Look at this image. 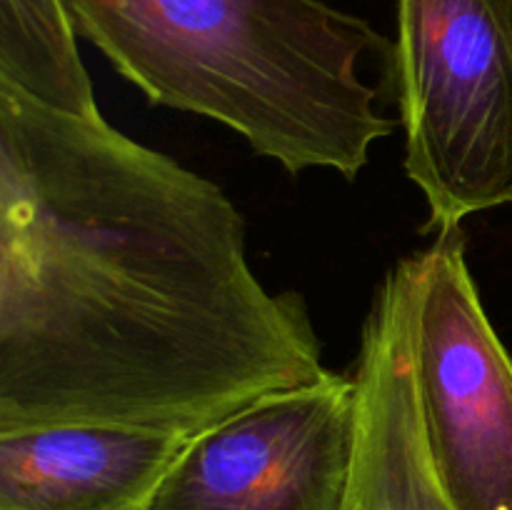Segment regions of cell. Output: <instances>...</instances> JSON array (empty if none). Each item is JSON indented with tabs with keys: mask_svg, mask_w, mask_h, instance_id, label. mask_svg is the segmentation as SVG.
Returning <instances> with one entry per match:
<instances>
[{
	"mask_svg": "<svg viewBox=\"0 0 512 510\" xmlns=\"http://www.w3.org/2000/svg\"><path fill=\"white\" fill-rule=\"evenodd\" d=\"M188 440L125 425L0 433V510H143Z\"/></svg>",
	"mask_w": 512,
	"mask_h": 510,
	"instance_id": "obj_7",
	"label": "cell"
},
{
	"mask_svg": "<svg viewBox=\"0 0 512 510\" xmlns=\"http://www.w3.org/2000/svg\"><path fill=\"white\" fill-rule=\"evenodd\" d=\"M485 3L490 5L495 20H498V25L503 28L505 38H508L512 48V0H485Z\"/></svg>",
	"mask_w": 512,
	"mask_h": 510,
	"instance_id": "obj_9",
	"label": "cell"
},
{
	"mask_svg": "<svg viewBox=\"0 0 512 510\" xmlns=\"http://www.w3.org/2000/svg\"><path fill=\"white\" fill-rule=\"evenodd\" d=\"M413 383L453 510H512V358L490 325L458 228L413 255Z\"/></svg>",
	"mask_w": 512,
	"mask_h": 510,
	"instance_id": "obj_4",
	"label": "cell"
},
{
	"mask_svg": "<svg viewBox=\"0 0 512 510\" xmlns=\"http://www.w3.org/2000/svg\"><path fill=\"white\" fill-rule=\"evenodd\" d=\"M78 38L63 0H0V85L45 108L98 118Z\"/></svg>",
	"mask_w": 512,
	"mask_h": 510,
	"instance_id": "obj_8",
	"label": "cell"
},
{
	"mask_svg": "<svg viewBox=\"0 0 512 510\" xmlns=\"http://www.w3.org/2000/svg\"><path fill=\"white\" fill-rule=\"evenodd\" d=\"M355 375L270 393L190 435L143 510H350Z\"/></svg>",
	"mask_w": 512,
	"mask_h": 510,
	"instance_id": "obj_5",
	"label": "cell"
},
{
	"mask_svg": "<svg viewBox=\"0 0 512 510\" xmlns=\"http://www.w3.org/2000/svg\"><path fill=\"white\" fill-rule=\"evenodd\" d=\"M328 373L213 180L0 85V433L195 435Z\"/></svg>",
	"mask_w": 512,
	"mask_h": 510,
	"instance_id": "obj_1",
	"label": "cell"
},
{
	"mask_svg": "<svg viewBox=\"0 0 512 510\" xmlns=\"http://www.w3.org/2000/svg\"><path fill=\"white\" fill-rule=\"evenodd\" d=\"M413 258L385 275L355 365L358 463L350 510H453L425 450L413 383Z\"/></svg>",
	"mask_w": 512,
	"mask_h": 510,
	"instance_id": "obj_6",
	"label": "cell"
},
{
	"mask_svg": "<svg viewBox=\"0 0 512 510\" xmlns=\"http://www.w3.org/2000/svg\"><path fill=\"white\" fill-rule=\"evenodd\" d=\"M405 173L428 228L512 203V48L485 0H400Z\"/></svg>",
	"mask_w": 512,
	"mask_h": 510,
	"instance_id": "obj_3",
	"label": "cell"
},
{
	"mask_svg": "<svg viewBox=\"0 0 512 510\" xmlns=\"http://www.w3.org/2000/svg\"><path fill=\"white\" fill-rule=\"evenodd\" d=\"M80 38L153 105L243 135L288 173L355 180L395 130L363 60L390 43L323 0H63Z\"/></svg>",
	"mask_w": 512,
	"mask_h": 510,
	"instance_id": "obj_2",
	"label": "cell"
}]
</instances>
